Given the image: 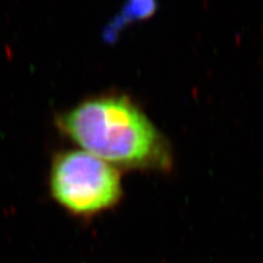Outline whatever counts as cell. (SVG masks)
<instances>
[{"label": "cell", "mask_w": 263, "mask_h": 263, "mask_svg": "<svg viewBox=\"0 0 263 263\" xmlns=\"http://www.w3.org/2000/svg\"><path fill=\"white\" fill-rule=\"evenodd\" d=\"M49 185L55 201L77 215L108 210L122 196L119 170L87 152H66L56 156Z\"/></svg>", "instance_id": "cell-2"}, {"label": "cell", "mask_w": 263, "mask_h": 263, "mask_svg": "<svg viewBox=\"0 0 263 263\" xmlns=\"http://www.w3.org/2000/svg\"><path fill=\"white\" fill-rule=\"evenodd\" d=\"M156 9V4L153 2H133L129 3L124 10L122 11L121 15L113 22L112 26L109 27V32H106L108 35H113L115 31L123 26V23L134 19H142L149 16Z\"/></svg>", "instance_id": "cell-3"}, {"label": "cell", "mask_w": 263, "mask_h": 263, "mask_svg": "<svg viewBox=\"0 0 263 263\" xmlns=\"http://www.w3.org/2000/svg\"><path fill=\"white\" fill-rule=\"evenodd\" d=\"M72 141L112 166L166 168L167 143L146 115L125 97L90 99L61 117Z\"/></svg>", "instance_id": "cell-1"}]
</instances>
